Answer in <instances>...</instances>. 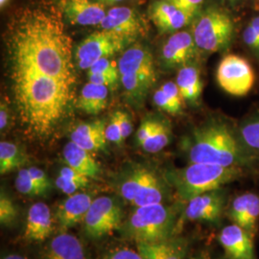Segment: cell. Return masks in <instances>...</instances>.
Returning a JSON list of instances; mask_svg holds the SVG:
<instances>
[{
  "label": "cell",
  "mask_w": 259,
  "mask_h": 259,
  "mask_svg": "<svg viewBox=\"0 0 259 259\" xmlns=\"http://www.w3.org/2000/svg\"><path fill=\"white\" fill-rule=\"evenodd\" d=\"M55 185L58 189H60L63 193L68 195H73L77 193V191L81 188L85 187L87 185L81 182L73 181L70 179H67L64 176L59 175V177L56 179Z\"/></svg>",
  "instance_id": "obj_34"
},
{
  "label": "cell",
  "mask_w": 259,
  "mask_h": 259,
  "mask_svg": "<svg viewBox=\"0 0 259 259\" xmlns=\"http://www.w3.org/2000/svg\"><path fill=\"white\" fill-rule=\"evenodd\" d=\"M106 138L108 139V141H111L118 145L124 141L120 126L113 114H111L110 122L107 124V127H106Z\"/></svg>",
  "instance_id": "obj_35"
},
{
  "label": "cell",
  "mask_w": 259,
  "mask_h": 259,
  "mask_svg": "<svg viewBox=\"0 0 259 259\" xmlns=\"http://www.w3.org/2000/svg\"><path fill=\"white\" fill-rule=\"evenodd\" d=\"M240 134L248 147L259 152V117L246 122L241 127Z\"/></svg>",
  "instance_id": "obj_30"
},
{
  "label": "cell",
  "mask_w": 259,
  "mask_h": 259,
  "mask_svg": "<svg viewBox=\"0 0 259 259\" xmlns=\"http://www.w3.org/2000/svg\"><path fill=\"white\" fill-rule=\"evenodd\" d=\"M5 65L17 114L32 138H50L74 100L73 40L64 14L51 2L15 12L4 33Z\"/></svg>",
  "instance_id": "obj_1"
},
{
  "label": "cell",
  "mask_w": 259,
  "mask_h": 259,
  "mask_svg": "<svg viewBox=\"0 0 259 259\" xmlns=\"http://www.w3.org/2000/svg\"><path fill=\"white\" fill-rule=\"evenodd\" d=\"M234 23L224 10L210 7L197 18L192 27V36L197 47L204 52L222 51L232 41Z\"/></svg>",
  "instance_id": "obj_5"
},
{
  "label": "cell",
  "mask_w": 259,
  "mask_h": 259,
  "mask_svg": "<svg viewBox=\"0 0 259 259\" xmlns=\"http://www.w3.org/2000/svg\"><path fill=\"white\" fill-rule=\"evenodd\" d=\"M119 79H115L111 76L108 75L99 74V73H93L89 74V81L91 83H96V84H101L108 88H112L114 87Z\"/></svg>",
  "instance_id": "obj_43"
},
{
  "label": "cell",
  "mask_w": 259,
  "mask_h": 259,
  "mask_svg": "<svg viewBox=\"0 0 259 259\" xmlns=\"http://www.w3.org/2000/svg\"><path fill=\"white\" fill-rule=\"evenodd\" d=\"M227 194L224 189H216L197 196L187 202L185 215L188 220L218 222L225 212Z\"/></svg>",
  "instance_id": "obj_10"
},
{
  "label": "cell",
  "mask_w": 259,
  "mask_h": 259,
  "mask_svg": "<svg viewBox=\"0 0 259 259\" xmlns=\"http://www.w3.org/2000/svg\"><path fill=\"white\" fill-rule=\"evenodd\" d=\"M196 47L191 33L177 32L167 39L162 47V60L170 66H184L194 57Z\"/></svg>",
  "instance_id": "obj_16"
},
{
  "label": "cell",
  "mask_w": 259,
  "mask_h": 259,
  "mask_svg": "<svg viewBox=\"0 0 259 259\" xmlns=\"http://www.w3.org/2000/svg\"><path fill=\"white\" fill-rule=\"evenodd\" d=\"M123 212L119 204L111 197L102 196L94 199L83 219L85 234L99 239L120 227Z\"/></svg>",
  "instance_id": "obj_7"
},
{
  "label": "cell",
  "mask_w": 259,
  "mask_h": 259,
  "mask_svg": "<svg viewBox=\"0 0 259 259\" xmlns=\"http://www.w3.org/2000/svg\"><path fill=\"white\" fill-rule=\"evenodd\" d=\"M27 161V155L19 145L9 142L1 141L0 143V173L7 174L19 167L24 165Z\"/></svg>",
  "instance_id": "obj_26"
},
{
  "label": "cell",
  "mask_w": 259,
  "mask_h": 259,
  "mask_svg": "<svg viewBox=\"0 0 259 259\" xmlns=\"http://www.w3.org/2000/svg\"><path fill=\"white\" fill-rule=\"evenodd\" d=\"M107 122L94 120L82 123L70 135L71 141L90 152L105 150L108 144L106 138Z\"/></svg>",
  "instance_id": "obj_19"
},
{
  "label": "cell",
  "mask_w": 259,
  "mask_h": 259,
  "mask_svg": "<svg viewBox=\"0 0 259 259\" xmlns=\"http://www.w3.org/2000/svg\"><path fill=\"white\" fill-rule=\"evenodd\" d=\"M98 2L103 3V4H113V3H116V2H119L122 0H97Z\"/></svg>",
  "instance_id": "obj_47"
},
{
  "label": "cell",
  "mask_w": 259,
  "mask_h": 259,
  "mask_svg": "<svg viewBox=\"0 0 259 259\" xmlns=\"http://www.w3.org/2000/svg\"><path fill=\"white\" fill-rule=\"evenodd\" d=\"M154 172L148 168L139 166L134 168L123 180L120 185V194L126 201L133 203Z\"/></svg>",
  "instance_id": "obj_25"
},
{
  "label": "cell",
  "mask_w": 259,
  "mask_h": 259,
  "mask_svg": "<svg viewBox=\"0 0 259 259\" xmlns=\"http://www.w3.org/2000/svg\"><path fill=\"white\" fill-rule=\"evenodd\" d=\"M88 70H89V74L99 73V74L111 76L115 79H119V77H120L118 65H116L113 61H110L108 58H103L101 60L97 61Z\"/></svg>",
  "instance_id": "obj_32"
},
{
  "label": "cell",
  "mask_w": 259,
  "mask_h": 259,
  "mask_svg": "<svg viewBox=\"0 0 259 259\" xmlns=\"http://www.w3.org/2000/svg\"><path fill=\"white\" fill-rule=\"evenodd\" d=\"M29 174L30 176L34 179V181L37 183V185H39L46 192H49L52 185L51 182L49 180V178L47 177V173L45 171H42L41 169L37 168V167H31L28 168Z\"/></svg>",
  "instance_id": "obj_40"
},
{
  "label": "cell",
  "mask_w": 259,
  "mask_h": 259,
  "mask_svg": "<svg viewBox=\"0 0 259 259\" xmlns=\"http://www.w3.org/2000/svg\"><path fill=\"white\" fill-rule=\"evenodd\" d=\"M100 28L119 35L129 42L142 37L146 24L136 10L130 7H113L107 12Z\"/></svg>",
  "instance_id": "obj_9"
},
{
  "label": "cell",
  "mask_w": 259,
  "mask_h": 259,
  "mask_svg": "<svg viewBox=\"0 0 259 259\" xmlns=\"http://www.w3.org/2000/svg\"><path fill=\"white\" fill-rule=\"evenodd\" d=\"M109 88L89 82L82 89L76 101V107L83 112L96 115L108 106Z\"/></svg>",
  "instance_id": "obj_23"
},
{
  "label": "cell",
  "mask_w": 259,
  "mask_h": 259,
  "mask_svg": "<svg viewBox=\"0 0 259 259\" xmlns=\"http://www.w3.org/2000/svg\"><path fill=\"white\" fill-rule=\"evenodd\" d=\"M63 157L67 164L77 172L90 179H96L100 175L101 168L92 153L70 141L63 150Z\"/></svg>",
  "instance_id": "obj_21"
},
{
  "label": "cell",
  "mask_w": 259,
  "mask_h": 259,
  "mask_svg": "<svg viewBox=\"0 0 259 259\" xmlns=\"http://www.w3.org/2000/svg\"><path fill=\"white\" fill-rule=\"evenodd\" d=\"M178 210L163 204L138 206L124 226L127 238L139 243H156L173 237Z\"/></svg>",
  "instance_id": "obj_4"
},
{
  "label": "cell",
  "mask_w": 259,
  "mask_h": 259,
  "mask_svg": "<svg viewBox=\"0 0 259 259\" xmlns=\"http://www.w3.org/2000/svg\"><path fill=\"white\" fill-rule=\"evenodd\" d=\"M8 2H9V0H0V7L3 8Z\"/></svg>",
  "instance_id": "obj_48"
},
{
  "label": "cell",
  "mask_w": 259,
  "mask_h": 259,
  "mask_svg": "<svg viewBox=\"0 0 259 259\" xmlns=\"http://www.w3.org/2000/svg\"><path fill=\"white\" fill-rule=\"evenodd\" d=\"M15 186L19 193L27 196L46 195L47 192L30 176L28 169H20L15 181Z\"/></svg>",
  "instance_id": "obj_29"
},
{
  "label": "cell",
  "mask_w": 259,
  "mask_h": 259,
  "mask_svg": "<svg viewBox=\"0 0 259 259\" xmlns=\"http://www.w3.org/2000/svg\"><path fill=\"white\" fill-rule=\"evenodd\" d=\"M188 243L184 238H170L156 243H139L143 259H185Z\"/></svg>",
  "instance_id": "obj_20"
},
{
  "label": "cell",
  "mask_w": 259,
  "mask_h": 259,
  "mask_svg": "<svg viewBox=\"0 0 259 259\" xmlns=\"http://www.w3.org/2000/svg\"><path fill=\"white\" fill-rule=\"evenodd\" d=\"M54 231L53 215L47 204L37 202L28 211L23 237L26 240L44 241Z\"/></svg>",
  "instance_id": "obj_17"
},
{
  "label": "cell",
  "mask_w": 259,
  "mask_h": 259,
  "mask_svg": "<svg viewBox=\"0 0 259 259\" xmlns=\"http://www.w3.org/2000/svg\"><path fill=\"white\" fill-rule=\"evenodd\" d=\"M149 14L154 24L164 33L176 32L194 18L166 0L155 1L149 9Z\"/></svg>",
  "instance_id": "obj_15"
},
{
  "label": "cell",
  "mask_w": 259,
  "mask_h": 259,
  "mask_svg": "<svg viewBox=\"0 0 259 259\" xmlns=\"http://www.w3.org/2000/svg\"><path fill=\"white\" fill-rule=\"evenodd\" d=\"M229 1H236V0H229Z\"/></svg>",
  "instance_id": "obj_49"
},
{
  "label": "cell",
  "mask_w": 259,
  "mask_h": 259,
  "mask_svg": "<svg viewBox=\"0 0 259 259\" xmlns=\"http://www.w3.org/2000/svg\"><path fill=\"white\" fill-rule=\"evenodd\" d=\"M198 259H205V258H204H204H198Z\"/></svg>",
  "instance_id": "obj_50"
},
{
  "label": "cell",
  "mask_w": 259,
  "mask_h": 259,
  "mask_svg": "<svg viewBox=\"0 0 259 259\" xmlns=\"http://www.w3.org/2000/svg\"><path fill=\"white\" fill-rule=\"evenodd\" d=\"M243 39L247 47L250 48L252 52L259 56V37L256 30L249 23L243 33Z\"/></svg>",
  "instance_id": "obj_36"
},
{
  "label": "cell",
  "mask_w": 259,
  "mask_h": 259,
  "mask_svg": "<svg viewBox=\"0 0 259 259\" xmlns=\"http://www.w3.org/2000/svg\"><path fill=\"white\" fill-rule=\"evenodd\" d=\"M228 215L233 224L254 237L257 232L259 220V196L254 193H244L233 199L228 210Z\"/></svg>",
  "instance_id": "obj_12"
},
{
  "label": "cell",
  "mask_w": 259,
  "mask_h": 259,
  "mask_svg": "<svg viewBox=\"0 0 259 259\" xmlns=\"http://www.w3.org/2000/svg\"><path fill=\"white\" fill-rule=\"evenodd\" d=\"M103 259H143L139 250L130 248H117L107 253Z\"/></svg>",
  "instance_id": "obj_39"
},
{
  "label": "cell",
  "mask_w": 259,
  "mask_h": 259,
  "mask_svg": "<svg viewBox=\"0 0 259 259\" xmlns=\"http://www.w3.org/2000/svg\"><path fill=\"white\" fill-rule=\"evenodd\" d=\"M190 163L242 166L247 157L232 131L221 122L211 121L194 130L189 141Z\"/></svg>",
  "instance_id": "obj_2"
},
{
  "label": "cell",
  "mask_w": 259,
  "mask_h": 259,
  "mask_svg": "<svg viewBox=\"0 0 259 259\" xmlns=\"http://www.w3.org/2000/svg\"><path fill=\"white\" fill-rule=\"evenodd\" d=\"M250 24L254 27V29L256 30V33H257V35H258L259 37V16L258 17H256V18H254V19H252L251 21L250 22Z\"/></svg>",
  "instance_id": "obj_45"
},
{
  "label": "cell",
  "mask_w": 259,
  "mask_h": 259,
  "mask_svg": "<svg viewBox=\"0 0 259 259\" xmlns=\"http://www.w3.org/2000/svg\"><path fill=\"white\" fill-rule=\"evenodd\" d=\"M18 217V208L7 195L1 191L0 196V223L9 226L16 221Z\"/></svg>",
  "instance_id": "obj_31"
},
{
  "label": "cell",
  "mask_w": 259,
  "mask_h": 259,
  "mask_svg": "<svg viewBox=\"0 0 259 259\" xmlns=\"http://www.w3.org/2000/svg\"><path fill=\"white\" fill-rule=\"evenodd\" d=\"M93 201L92 196L87 193L69 195L67 199L59 204L56 212V218L60 227L66 230L83 222Z\"/></svg>",
  "instance_id": "obj_18"
},
{
  "label": "cell",
  "mask_w": 259,
  "mask_h": 259,
  "mask_svg": "<svg viewBox=\"0 0 259 259\" xmlns=\"http://www.w3.org/2000/svg\"><path fill=\"white\" fill-rule=\"evenodd\" d=\"M160 89L163 91V93L166 95L168 100L174 106L178 114H180L183 111L184 98H183L182 94L179 91V88H178L177 83H173V82H168V83L162 84V87Z\"/></svg>",
  "instance_id": "obj_33"
},
{
  "label": "cell",
  "mask_w": 259,
  "mask_h": 259,
  "mask_svg": "<svg viewBox=\"0 0 259 259\" xmlns=\"http://www.w3.org/2000/svg\"><path fill=\"white\" fill-rule=\"evenodd\" d=\"M165 198V187L158 177L153 173L150 177L147 184L141 192L138 195L135 201L132 203L136 207L152 205V204H163Z\"/></svg>",
  "instance_id": "obj_27"
},
{
  "label": "cell",
  "mask_w": 259,
  "mask_h": 259,
  "mask_svg": "<svg viewBox=\"0 0 259 259\" xmlns=\"http://www.w3.org/2000/svg\"><path fill=\"white\" fill-rule=\"evenodd\" d=\"M129 41L119 35L103 30L93 32L76 49L75 59L82 69H90L97 61L120 52Z\"/></svg>",
  "instance_id": "obj_6"
},
{
  "label": "cell",
  "mask_w": 259,
  "mask_h": 259,
  "mask_svg": "<svg viewBox=\"0 0 259 259\" xmlns=\"http://www.w3.org/2000/svg\"><path fill=\"white\" fill-rule=\"evenodd\" d=\"M119 73L137 75L139 77L156 81L154 59L146 47L136 45L128 48L118 62Z\"/></svg>",
  "instance_id": "obj_14"
},
{
  "label": "cell",
  "mask_w": 259,
  "mask_h": 259,
  "mask_svg": "<svg viewBox=\"0 0 259 259\" xmlns=\"http://www.w3.org/2000/svg\"><path fill=\"white\" fill-rule=\"evenodd\" d=\"M171 130L170 127L163 122L159 121L157 129L142 143V148L144 151L155 154L162 149L165 148L170 142Z\"/></svg>",
  "instance_id": "obj_28"
},
{
  "label": "cell",
  "mask_w": 259,
  "mask_h": 259,
  "mask_svg": "<svg viewBox=\"0 0 259 259\" xmlns=\"http://www.w3.org/2000/svg\"><path fill=\"white\" fill-rule=\"evenodd\" d=\"M176 83L184 100L188 102L197 103L199 101L203 83L199 69L193 65H184L178 72Z\"/></svg>",
  "instance_id": "obj_24"
},
{
  "label": "cell",
  "mask_w": 259,
  "mask_h": 259,
  "mask_svg": "<svg viewBox=\"0 0 259 259\" xmlns=\"http://www.w3.org/2000/svg\"><path fill=\"white\" fill-rule=\"evenodd\" d=\"M219 242L229 259H256L253 237L236 224L225 227Z\"/></svg>",
  "instance_id": "obj_13"
},
{
  "label": "cell",
  "mask_w": 259,
  "mask_h": 259,
  "mask_svg": "<svg viewBox=\"0 0 259 259\" xmlns=\"http://www.w3.org/2000/svg\"><path fill=\"white\" fill-rule=\"evenodd\" d=\"M216 78L223 91L233 96H245L255 81L250 63L235 54L226 56L218 65Z\"/></svg>",
  "instance_id": "obj_8"
},
{
  "label": "cell",
  "mask_w": 259,
  "mask_h": 259,
  "mask_svg": "<svg viewBox=\"0 0 259 259\" xmlns=\"http://www.w3.org/2000/svg\"><path fill=\"white\" fill-rule=\"evenodd\" d=\"M2 259H27L26 257H24V256H21V255H19V254H9V255H7V256H5V257H3Z\"/></svg>",
  "instance_id": "obj_46"
},
{
  "label": "cell",
  "mask_w": 259,
  "mask_h": 259,
  "mask_svg": "<svg viewBox=\"0 0 259 259\" xmlns=\"http://www.w3.org/2000/svg\"><path fill=\"white\" fill-rule=\"evenodd\" d=\"M242 166H222L209 163H190L168 174L178 197L185 202L223 186L243 176Z\"/></svg>",
  "instance_id": "obj_3"
},
{
  "label": "cell",
  "mask_w": 259,
  "mask_h": 259,
  "mask_svg": "<svg viewBox=\"0 0 259 259\" xmlns=\"http://www.w3.org/2000/svg\"><path fill=\"white\" fill-rule=\"evenodd\" d=\"M45 259H85L83 245L73 234L63 232L47 246Z\"/></svg>",
  "instance_id": "obj_22"
},
{
  "label": "cell",
  "mask_w": 259,
  "mask_h": 259,
  "mask_svg": "<svg viewBox=\"0 0 259 259\" xmlns=\"http://www.w3.org/2000/svg\"><path fill=\"white\" fill-rule=\"evenodd\" d=\"M154 102L158 108H160L161 110L166 111L168 113H170L172 115L178 114L176 109L174 108V106L171 104V102L168 100L166 95L164 94L161 89H158L154 94Z\"/></svg>",
  "instance_id": "obj_42"
},
{
  "label": "cell",
  "mask_w": 259,
  "mask_h": 259,
  "mask_svg": "<svg viewBox=\"0 0 259 259\" xmlns=\"http://www.w3.org/2000/svg\"><path fill=\"white\" fill-rule=\"evenodd\" d=\"M158 124L159 121L155 119H146L141 123L137 133V139L139 144L142 145V143L157 129Z\"/></svg>",
  "instance_id": "obj_37"
},
{
  "label": "cell",
  "mask_w": 259,
  "mask_h": 259,
  "mask_svg": "<svg viewBox=\"0 0 259 259\" xmlns=\"http://www.w3.org/2000/svg\"><path fill=\"white\" fill-rule=\"evenodd\" d=\"M175 5L179 9L183 10L194 17L196 13L201 8L204 0H166Z\"/></svg>",
  "instance_id": "obj_38"
},
{
  "label": "cell",
  "mask_w": 259,
  "mask_h": 259,
  "mask_svg": "<svg viewBox=\"0 0 259 259\" xmlns=\"http://www.w3.org/2000/svg\"><path fill=\"white\" fill-rule=\"evenodd\" d=\"M11 117H12L11 110H10L8 104L5 102L1 103V106H0V130H1V133H3V131H6L7 128H9Z\"/></svg>",
  "instance_id": "obj_44"
},
{
  "label": "cell",
  "mask_w": 259,
  "mask_h": 259,
  "mask_svg": "<svg viewBox=\"0 0 259 259\" xmlns=\"http://www.w3.org/2000/svg\"><path fill=\"white\" fill-rule=\"evenodd\" d=\"M60 7L70 23L82 26L100 25L107 15L103 3L91 0H61Z\"/></svg>",
  "instance_id": "obj_11"
},
{
  "label": "cell",
  "mask_w": 259,
  "mask_h": 259,
  "mask_svg": "<svg viewBox=\"0 0 259 259\" xmlns=\"http://www.w3.org/2000/svg\"><path fill=\"white\" fill-rule=\"evenodd\" d=\"M112 114L114 115L116 120L118 121L124 139L129 138L133 132V124H132L129 114L127 112L121 111H114Z\"/></svg>",
  "instance_id": "obj_41"
}]
</instances>
